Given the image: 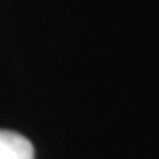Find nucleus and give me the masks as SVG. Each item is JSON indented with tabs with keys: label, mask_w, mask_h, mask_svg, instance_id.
Returning <instances> with one entry per match:
<instances>
[{
	"label": "nucleus",
	"mask_w": 159,
	"mask_h": 159,
	"mask_svg": "<svg viewBox=\"0 0 159 159\" xmlns=\"http://www.w3.org/2000/svg\"><path fill=\"white\" fill-rule=\"evenodd\" d=\"M35 151L23 134L0 130V159H33Z\"/></svg>",
	"instance_id": "nucleus-1"
}]
</instances>
